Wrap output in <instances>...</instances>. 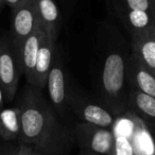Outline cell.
I'll return each mask as SVG.
<instances>
[{
	"label": "cell",
	"mask_w": 155,
	"mask_h": 155,
	"mask_svg": "<svg viewBox=\"0 0 155 155\" xmlns=\"http://www.w3.org/2000/svg\"><path fill=\"white\" fill-rule=\"evenodd\" d=\"M56 37L58 35L55 33L45 29L43 41H41L38 55H37L36 64H35V69L33 72V79L30 84L31 86L36 87L41 91L46 87V81H47L49 71L54 62L55 53L58 51Z\"/></svg>",
	"instance_id": "ba28073f"
},
{
	"label": "cell",
	"mask_w": 155,
	"mask_h": 155,
	"mask_svg": "<svg viewBox=\"0 0 155 155\" xmlns=\"http://www.w3.org/2000/svg\"><path fill=\"white\" fill-rule=\"evenodd\" d=\"M135 154V149L130 140L127 138H121L116 136V144H115V150L113 155H134Z\"/></svg>",
	"instance_id": "e0dca14e"
},
{
	"label": "cell",
	"mask_w": 155,
	"mask_h": 155,
	"mask_svg": "<svg viewBox=\"0 0 155 155\" xmlns=\"http://www.w3.org/2000/svg\"><path fill=\"white\" fill-rule=\"evenodd\" d=\"M22 74L19 53L13 41H0V86L5 93V101H13Z\"/></svg>",
	"instance_id": "3957f363"
},
{
	"label": "cell",
	"mask_w": 155,
	"mask_h": 155,
	"mask_svg": "<svg viewBox=\"0 0 155 155\" xmlns=\"http://www.w3.org/2000/svg\"><path fill=\"white\" fill-rule=\"evenodd\" d=\"M2 2H3V0H0V5H2Z\"/></svg>",
	"instance_id": "484cf974"
},
{
	"label": "cell",
	"mask_w": 155,
	"mask_h": 155,
	"mask_svg": "<svg viewBox=\"0 0 155 155\" xmlns=\"http://www.w3.org/2000/svg\"><path fill=\"white\" fill-rule=\"evenodd\" d=\"M33 152H34V149H33L32 147L22 143L21 146L17 149L16 155H33Z\"/></svg>",
	"instance_id": "ac0fdd59"
},
{
	"label": "cell",
	"mask_w": 155,
	"mask_h": 155,
	"mask_svg": "<svg viewBox=\"0 0 155 155\" xmlns=\"http://www.w3.org/2000/svg\"><path fill=\"white\" fill-rule=\"evenodd\" d=\"M20 139L24 144L35 147L41 153L61 150L67 142L69 134L61 123L41 89L28 85L19 103Z\"/></svg>",
	"instance_id": "6da1fadb"
},
{
	"label": "cell",
	"mask_w": 155,
	"mask_h": 155,
	"mask_svg": "<svg viewBox=\"0 0 155 155\" xmlns=\"http://www.w3.org/2000/svg\"><path fill=\"white\" fill-rule=\"evenodd\" d=\"M153 1H155V0H153Z\"/></svg>",
	"instance_id": "4316f807"
},
{
	"label": "cell",
	"mask_w": 155,
	"mask_h": 155,
	"mask_svg": "<svg viewBox=\"0 0 155 155\" xmlns=\"http://www.w3.org/2000/svg\"><path fill=\"white\" fill-rule=\"evenodd\" d=\"M48 101L56 115H64L68 108V87H67V75L63 58L58 49L55 53L54 62L49 71L46 81Z\"/></svg>",
	"instance_id": "8992f818"
},
{
	"label": "cell",
	"mask_w": 155,
	"mask_h": 155,
	"mask_svg": "<svg viewBox=\"0 0 155 155\" xmlns=\"http://www.w3.org/2000/svg\"><path fill=\"white\" fill-rule=\"evenodd\" d=\"M5 93H3L2 87L0 86V110H2V107H3V102H5Z\"/></svg>",
	"instance_id": "ffe728a7"
},
{
	"label": "cell",
	"mask_w": 155,
	"mask_h": 155,
	"mask_svg": "<svg viewBox=\"0 0 155 155\" xmlns=\"http://www.w3.org/2000/svg\"><path fill=\"white\" fill-rule=\"evenodd\" d=\"M16 152H17V151H15V152H10V153H7V154H3V155H16Z\"/></svg>",
	"instance_id": "cb8c5ba5"
},
{
	"label": "cell",
	"mask_w": 155,
	"mask_h": 155,
	"mask_svg": "<svg viewBox=\"0 0 155 155\" xmlns=\"http://www.w3.org/2000/svg\"><path fill=\"white\" fill-rule=\"evenodd\" d=\"M33 155H44L43 153H41V152H38V151H35L34 150V152H33Z\"/></svg>",
	"instance_id": "603a6c76"
},
{
	"label": "cell",
	"mask_w": 155,
	"mask_h": 155,
	"mask_svg": "<svg viewBox=\"0 0 155 155\" xmlns=\"http://www.w3.org/2000/svg\"><path fill=\"white\" fill-rule=\"evenodd\" d=\"M73 134L83 151L98 155H113L116 144V134L110 129L85 122L75 124Z\"/></svg>",
	"instance_id": "277c9868"
},
{
	"label": "cell",
	"mask_w": 155,
	"mask_h": 155,
	"mask_svg": "<svg viewBox=\"0 0 155 155\" xmlns=\"http://www.w3.org/2000/svg\"><path fill=\"white\" fill-rule=\"evenodd\" d=\"M132 53L155 74V28L131 34Z\"/></svg>",
	"instance_id": "8fae6325"
},
{
	"label": "cell",
	"mask_w": 155,
	"mask_h": 155,
	"mask_svg": "<svg viewBox=\"0 0 155 155\" xmlns=\"http://www.w3.org/2000/svg\"><path fill=\"white\" fill-rule=\"evenodd\" d=\"M127 56L114 49L106 53L102 65L100 85L103 103L116 116L127 108Z\"/></svg>",
	"instance_id": "7a4b0ae2"
},
{
	"label": "cell",
	"mask_w": 155,
	"mask_h": 155,
	"mask_svg": "<svg viewBox=\"0 0 155 155\" xmlns=\"http://www.w3.org/2000/svg\"><path fill=\"white\" fill-rule=\"evenodd\" d=\"M112 10H139L155 16V1L153 0H107Z\"/></svg>",
	"instance_id": "2e32d148"
},
{
	"label": "cell",
	"mask_w": 155,
	"mask_h": 155,
	"mask_svg": "<svg viewBox=\"0 0 155 155\" xmlns=\"http://www.w3.org/2000/svg\"><path fill=\"white\" fill-rule=\"evenodd\" d=\"M130 34L142 32L150 28H155V16L146 11L139 10H112Z\"/></svg>",
	"instance_id": "7c38bea8"
},
{
	"label": "cell",
	"mask_w": 155,
	"mask_h": 155,
	"mask_svg": "<svg viewBox=\"0 0 155 155\" xmlns=\"http://www.w3.org/2000/svg\"><path fill=\"white\" fill-rule=\"evenodd\" d=\"M127 81L130 89L155 97V74L134 53L127 60Z\"/></svg>",
	"instance_id": "9c48e42d"
},
{
	"label": "cell",
	"mask_w": 155,
	"mask_h": 155,
	"mask_svg": "<svg viewBox=\"0 0 155 155\" xmlns=\"http://www.w3.org/2000/svg\"><path fill=\"white\" fill-rule=\"evenodd\" d=\"M68 108L80 122L110 130L116 123L117 116L105 105L91 101L78 93H68Z\"/></svg>",
	"instance_id": "5b68a950"
},
{
	"label": "cell",
	"mask_w": 155,
	"mask_h": 155,
	"mask_svg": "<svg viewBox=\"0 0 155 155\" xmlns=\"http://www.w3.org/2000/svg\"><path fill=\"white\" fill-rule=\"evenodd\" d=\"M127 108L142 120L155 123V97L130 89L127 95Z\"/></svg>",
	"instance_id": "5bb4252c"
},
{
	"label": "cell",
	"mask_w": 155,
	"mask_h": 155,
	"mask_svg": "<svg viewBox=\"0 0 155 155\" xmlns=\"http://www.w3.org/2000/svg\"><path fill=\"white\" fill-rule=\"evenodd\" d=\"M24 0H3V2H5L12 10H14L18 5L22 2Z\"/></svg>",
	"instance_id": "d6986e66"
},
{
	"label": "cell",
	"mask_w": 155,
	"mask_h": 155,
	"mask_svg": "<svg viewBox=\"0 0 155 155\" xmlns=\"http://www.w3.org/2000/svg\"><path fill=\"white\" fill-rule=\"evenodd\" d=\"M77 155H98V154H95V153H91V152H87V151H82L81 153Z\"/></svg>",
	"instance_id": "44dd1931"
},
{
	"label": "cell",
	"mask_w": 155,
	"mask_h": 155,
	"mask_svg": "<svg viewBox=\"0 0 155 155\" xmlns=\"http://www.w3.org/2000/svg\"><path fill=\"white\" fill-rule=\"evenodd\" d=\"M45 29L38 25L35 31L30 34L18 48L20 64L22 68V74L26 77L27 82L30 85L33 79V72L35 69L37 55H38L39 47L43 41Z\"/></svg>",
	"instance_id": "30bf717a"
},
{
	"label": "cell",
	"mask_w": 155,
	"mask_h": 155,
	"mask_svg": "<svg viewBox=\"0 0 155 155\" xmlns=\"http://www.w3.org/2000/svg\"><path fill=\"white\" fill-rule=\"evenodd\" d=\"M21 124H20L19 108H2L0 110V136L5 140H15L20 138Z\"/></svg>",
	"instance_id": "9a60e30c"
},
{
	"label": "cell",
	"mask_w": 155,
	"mask_h": 155,
	"mask_svg": "<svg viewBox=\"0 0 155 155\" xmlns=\"http://www.w3.org/2000/svg\"><path fill=\"white\" fill-rule=\"evenodd\" d=\"M35 7L38 24L58 35L62 18L58 0H35Z\"/></svg>",
	"instance_id": "4fadbf2b"
},
{
	"label": "cell",
	"mask_w": 155,
	"mask_h": 155,
	"mask_svg": "<svg viewBox=\"0 0 155 155\" xmlns=\"http://www.w3.org/2000/svg\"><path fill=\"white\" fill-rule=\"evenodd\" d=\"M134 155H148V154L144 152H141V151H135V154Z\"/></svg>",
	"instance_id": "7402d4cb"
},
{
	"label": "cell",
	"mask_w": 155,
	"mask_h": 155,
	"mask_svg": "<svg viewBox=\"0 0 155 155\" xmlns=\"http://www.w3.org/2000/svg\"><path fill=\"white\" fill-rule=\"evenodd\" d=\"M13 11L12 15L11 39L15 47H20L21 43L38 27L35 0H24Z\"/></svg>",
	"instance_id": "52a82bcc"
},
{
	"label": "cell",
	"mask_w": 155,
	"mask_h": 155,
	"mask_svg": "<svg viewBox=\"0 0 155 155\" xmlns=\"http://www.w3.org/2000/svg\"><path fill=\"white\" fill-rule=\"evenodd\" d=\"M153 140H154V155H155V133H154V139Z\"/></svg>",
	"instance_id": "d4e9b609"
}]
</instances>
